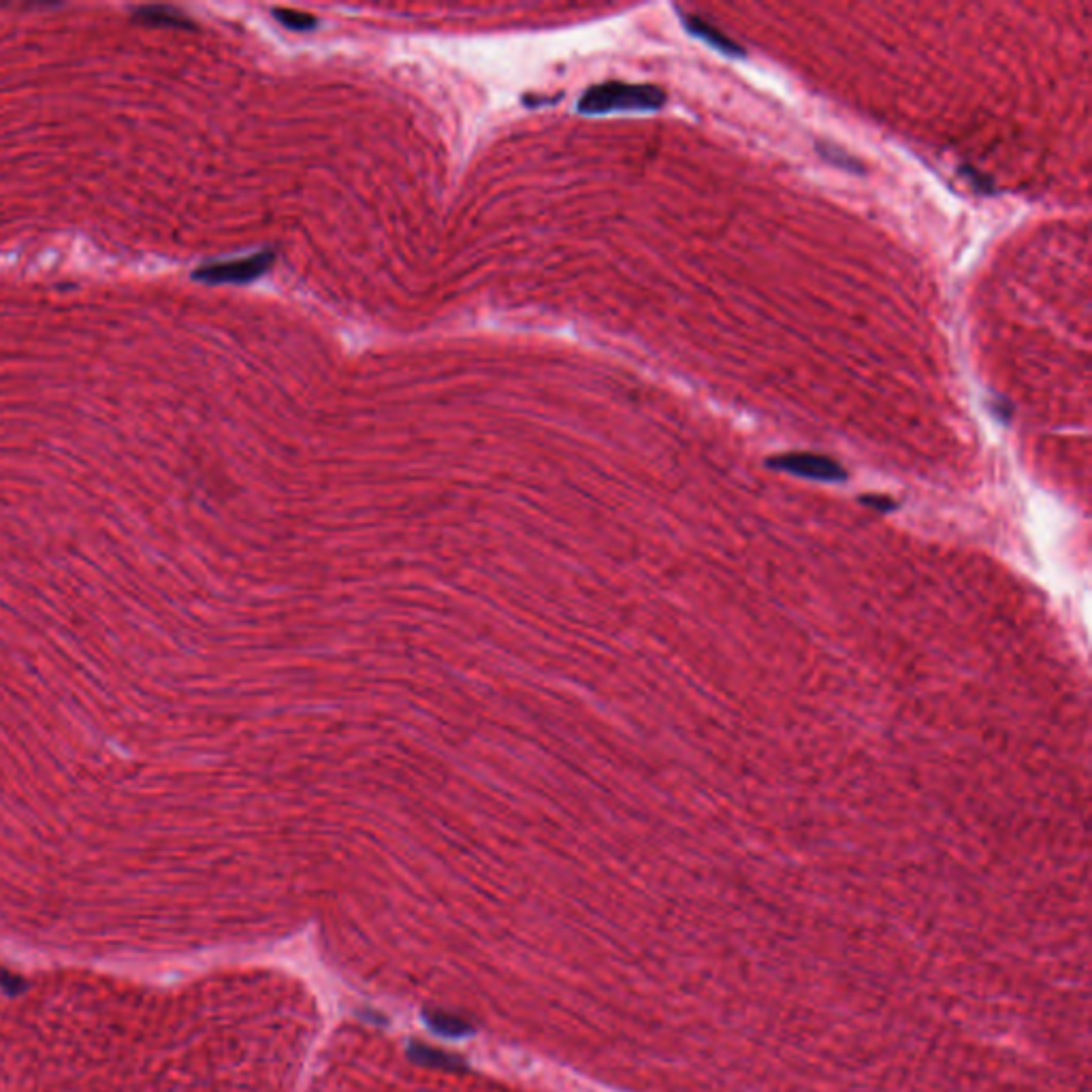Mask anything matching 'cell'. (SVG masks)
Returning a JSON list of instances; mask_svg holds the SVG:
<instances>
[{
	"mask_svg": "<svg viewBox=\"0 0 1092 1092\" xmlns=\"http://www.w3.org/2000/svg\"><path fill=\"white\" fill-rule=\"evenodd\" d=\"M666 93L653 84L607 82L585 90L578 98V111L587 115L621 111H658L664 107Z\"/></svg>",
	"mask_w": 1092,
	"mask_h": 1092,
	"instance_id": "6da1fadb",
	"label": "cell"
},
{
	"mask_svg": "<svg viewBox=\"0 0 1092 1092\" xmlns=\"http://www.w3.org/2000/svg\"><path fill=\"white\" fill-rule=\"evenodd\" d=\"M274 252H259L235 261H218L203 265L195 272V280L205 285H248L259 280L274 265Z\"/></svg>",
	"mask_w": 1092,
	"mask_h": 1092,
	"instance_id": "7a4b0ae2",
	"label": "cell"
},
{
	"mask_svg": "<svg viewBox=\"0 0 1092 1092\" xmlns=\"http://www.w3.org/2000/svg\"><path fill=\"white\" fill-rule=\"evenodd\" d=\"M770 468L775 470H783V472H790L796 474V477H803V479H811V481H824V482H834V481H843L845 479V472L843 468L837 464V461H832L824 455H811V453H790V455H781L768 461Z\"/></svg>",
	"mask_w": 1092,
	"mask_h": 1092,
	"instance_id": "3957f363",
	"label": "cell"
},
{
	"mask_svg": "<svg viewBox=\"0 0 1092 1092\" xmlns=\"http://www.w3.org/2000/svg\"><path fill=\"white\" fill-rule=\"evenodd\" d=\"M680 22H683L685 31L691 36L700 38V41H704L706 45L713 47L715 51H719V54L730 56V58H744V49L737 41H732V38L726 36L722 31H717L713 24L704 22L698 16H683V18H680Z\"/></svg>",
	"mask_w": 1092,
	"mask_h": 1092,
	"instance_id": "277c9868",
	"label": "cell"
},
{
	"mask_svg": "<svg viewBox=\"0 0 1092 1092\" xmlns=\"http://www.w3.org/2000/svg\"><path fill=\"white\" fill-rule=\"evenodd\" d=\"M135 20L146 26H166V29H186L190 20L171 7H141L135 11Z\"/></svg>",
	"mask_w": 1092,
	"mask_h": 1092,
	"instance_id": "5b68a950",
	"label": "cell"
},
{
	"mask_svg": "<svg viewBox=\"0 0 1092 1092\" xmlns=\"http://www.w3.org/2000/svg\"><path fill=\"white\" fill-rule=\"evenodd\" d=\"M408 1055H410V1059H413L415 1062L425 1064V1067H431V1069H457V1067H464V1062L459 1060V1057L446 1055V1052L435 1050V1048H429V1046H420V1044L410 1046Z\"/></svg>",
	"mask_w": 1092,
	"mask_h": 1092,
	"instance_id": "8992f818",
	"label": "cell"
},
{
	"mask_svg": "<svg viewBox=\"0 0 1092 1092\" xmlns=\"http://www.w3.org/2000/svg\"><path fill=\"white\" fill-rule=\"evenodd\" d=\"M817 154H819V157L824 159L826 162H830V164H834V166H839V169H843V171H847V173H858V175H863V173H865V164L860 162V161L854 157V154L845 152L843 148L830 144V141H819V144H817Z\"/></svg>",
	"mask_w": 1092,
	"mask_h": 1092,
	"instance_id": "52a82bcc",
	"label": "cell"
},
{
	"mask_svg": "<svg viewBox=\"0 0 1092 1092\" xmlns=\"http://www.w3.org/2000/svg\"><path fill=\"white\" fill-rule=\"evenodd\" d=\"M427 1022L435 1033H440L444 1037H464L470 1033V1026L464 1020L451 1016V1013H442V1011L429 1013Z\"/></svg>",
	"mask_w": 1092,
	"mask_h": 1092,
	"instance_id": "ba28073f",
	"label": "cell"
},
{
	"mask_svg": "<svg viewBox=\"0 0 1092 1092\" xmlns=\"http://www.w3.org/2000/svg\"><path fill=\"white\" fill-rule=\"evenodd\" d=\"M274 16H276V20H278L282 26H287V29L292 31V32H307V31L316 29V18L307 16V13L289 11V9H276V11H274Z\"/></svg>",
	"mask_w": 1092,
	"mask_h": 1092,
	"instance_id": "9c48e42d",
	"label": "cell"
}]
</instances>
